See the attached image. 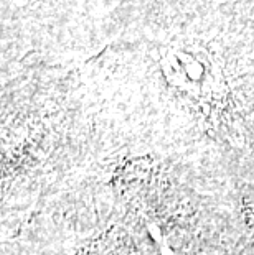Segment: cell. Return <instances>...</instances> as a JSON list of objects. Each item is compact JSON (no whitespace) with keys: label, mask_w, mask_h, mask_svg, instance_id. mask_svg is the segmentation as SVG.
I'll return each instance as SVG.
<instances>
[{"label":"cell","mask_w":254,"mask_h":255,"mask_svg":"<svg viewBox=\"0 0 254 255\" xmlns=\"http://www.w3.org/2000/svg\"><path fill=\"white\" fill-rule=\"evenodd\" d=\"M84 255H216L190 198L155 171L121 189L114 219Z\"/></svg>","instance_id":"1"},{"label":"cell","mask_w":254,"mask_h":255,"mask_svg":"<svg viewBox=\"0 0 254 255\" xmlns=\"http://www.w3.org/2000/svg\"><path fill=\"white\" fill-rule=\"evenodd\" d=\"M245 255H254V232H253V236L250 239V244H248Z\"/></svg>","instance_id":"2"}]
</instances>
